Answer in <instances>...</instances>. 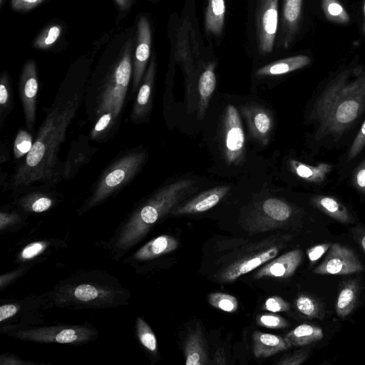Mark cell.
<instances>
[{
  "label": "cell",
  "mask_w": 365,
  "mask_h": 365,
  "mask_svg": "<svg viewBox=\"0 0 365 365\" xmlns=\"http://www.w3.org/2000/svg\"><path fill=\"white\" fill-rule=\"evenodd\" d=\"M156 72L155 56H153L137 91L130 115L134 124L144 123L153 108V97Z\"/></svg>",
  "instance_id": "7c38bea8"
},
{
  "label": "cell",
  "mask_w": 365,
  "mask_h": 365,
  "mask_svg": "<svg viewBox=\"0 0 365 365\" xmlns=\"http://www.w3.org/2000/svg\"><path fill=\"white\" fill-rule=\"evenodd\" d=\"M115 1L120 10L123 11L128 9L130 6L133 0H115Z\"/></svg>",
  "instance_id": "f907efd6"
},
{
  "label": "cell",
  "mask_w": 365,
  "mask_h": 365,
  "mask_svg": "<svg viewBox=\"0 0 365 365\" xmlns=\"http://www.w3.org/2000/svg\"><path fill=\"white\" fill-rule=\"evenodd\" d=\"M184 354L187 365L208 364L204 337L198 326L189 331L184 344Z\"/></svg>",
  "instance_id": "44dd1931"
},
{
  "label": "cell",
  "mask_w": 365,
  "mask_h": 365,
  "mask_svg": "<svg viewBox=\"0 0 365 365\" xmlns=\"http://www.w3.org/2000/svg\"><path fill=\"white\" fill-rule=\"evenodd\" d=\"M54 188L46 185H32L19 194V203L34 212H44L53 205L58 195Z\"/></svg>",
  "instance_id": "ac0fdd59"
},
{
  "label": "cell",
  "mask_w": 365,
  "mask_h": 365,
  "mask_svg": "<svg viewBox=\"0 0 365 365\" xmlns=\"http://www.w3.org/2000/svg\"><path fill=\"white\" fill-rule=\"evenodd\" d=\"M62 29V26L60 24L49 25L36 38L33 46L38 49H48L58 40Z\"/></svg>",
  "instance_id": "1f68e13d"
},
{
  "label": "cell",
  "mask_w": 365,
  "mask_h": 365,
  "mask_svg": "<svg viewBox=\"0 0 365 365\" xmlns=\"http://www.w3.org/2000/svg\"><path fill=\"white\" fill-rule=\"evenodd\" d=\"M137 331L141 344L151 351L157 349V340L150 327L140 318L137 321Z\"/></svg>",
  "instance_id": "d590c367"
},
{
  "label": "cell",
  "mask_w": 365,
  "mask_h": 365,
  "mask_svg": "<svg viewBox=\"0 0 365 365\" xmlns=\"http://www.w3.org/2000/svg\"><path fill=\"white\" fill-rule=\"evenodd\" d=\"M44 0H11V6L16 11H25L32 9Z\"/></svg>",
  "instance_id": "ee69618b"
},
{
  "label": "cell",
  "mask_w": 365,
  "mask_h": 365,
  "mask_svg": "<svg viewBox=\"0 0 365 365\" xmlns=\"http://www.w3.org/2000/svg\"><path fill=\"white\" fill-rule=\"evenodd\" d=\"M259 325L269 329H282L288 327V322L283 317L275 314H262L257 317Z\"/></svg>",
  "instance_id": "8d00e7d4"
},
{
  "label": "cell",
  "mask_w": 365,
  "mask_h": 365,
  "mask_svg": "<svg viewBox=\"0 0 365 365\" xmlns=\"http://www.w3.org/2000/svg\"><path fill=\"white\" fill-rule=\"evenodd\" d=\"M208 302L213 307L229 313L236 312L238 308V301L234 296L222 292L210 294Z\"/></svg>",
  "instance_id": "e575fe53"
},
{
  "label": "cell",
  "mask_w": 365,
  "mask_h": 365,
  "mask_svg": "<svg viewBox=\"0 0 365 365\" xmlns=\"http://www.w3.org/2000/svg\"><path fill=\"white\" fill-rule=\"evenodd\" d=\"M325 18L333 24L345 25L350 22V16L339 0H321Z\"/></svg>",
  "instance_id": "4dcf8cb0"
},
{
  "label": "cell",
  "mask_w": 365,
  "mask_h": 365,
  "mask_svg": "<svg viewBox=\"0 0 365 365\" xmlns=\"http://www.w3.org/2000/svg\"><path fill=\"white\" fill-rule=\"evenodd\" d=\"M74 295L81 301L88 302L96 299L98 295V292L92 285L81 284L76 288Z\"/></svg>",
  "instance_id": "60d3db41"
},
{
  "label": "cell",
  "mask_w": 365,
  "mask_h": 365,
  "mask_svg": "<svg viewBox=\"0 0 365 365\" xmlns=\"http://www.w3.org/2000/svg\"><path fill=\"white\" fill-rule=\"evenodd\" d=\"M224 155L229 165H239L245 153V133L236 108L228 105L223 118Z\"/></svg>",
  "instance_id": "9c48e42d"
},
{
  "label": "cell",
  "mask_w": 365,
  "mask_h": 365,
  "mask_svg": "<svg viewBox=\"0 0 365 365\" xmlns=\"http://www.w3.org/2000/svg\"><path fill=\"white\" fill-rule=\"evenodd\" d=\"M365 147V120L349 150L347 160L356 158Z\"/></svg>",
  "instance_id": "74e56055"
},
{
  "label": "cell",
  "mask_w": 365,
  "mask_h": 365,
  "mask_svg": "<svg viewBox=\"0 0 365 365\" xmlns=\"http://www.w3.org/2000/svg\"><path fill=\"white\" fill-rule=\"evenodd\" d=\"M133 57L131 38L106 71L87 83L83 103L93 125L88 135L91 140L106 142L118 132L132 81Z\"/></svg>",
  "instance_id": "7a4b0ae2"
},
{
  "label": "cell",
  "mask_w": 365,
  "mask_h": 365,
  "mask_svg": "<svg viewBox=\"0 0 365 365\" xmlns=\"http://www.w3.org/2000/svg\"><path fill=\"white\" fill-rule=\"evenodd\" d=\"M307 350H298L289 355L284 356L277 362L279 365H299L308 358Z\"/></svg>",
  "instance_id": "b9f144b4"
},
{
  "label": "cell",
  "mask_w": 365,
  "mask_h": 365,
  "mask_svg": "<svg viewBox=\"0 0 365 365\" xmlns=\"http://www.w3.org/2000/svg\"><path fill=\"white\" fill-rule=\"evenodd\" d=\"M178 247V242L174 237L164 235L159 236L143 246L135 257L140 259L156 257L175 250Z\"/></svg>",
  "instance_id": "4316f807"
},
{
  "label": "cell",
  "mask_w": 365,
  "mask_h": 365,
  "mask_svg": "<svg viewBox=\"0 0 365 365\" xmlns=\"http://www.w3.org/2000/svg\"><path fill=\"white\" fill-rule=\"evenodd\" d=\"M364 269L354 250L340 243H333L322 262L313 272L323 275H346L360 272Z\"/></svg>",
  "instance_id": "52a82bcc"
},
{
  "label": "cell",
  "mask_w": 365,
  "mask_h": 365,
  "mask_svg": "<svg viewBox=\"0 0 365 365\" xmlns=\"http://www.w3.org/2000/svg\"><path fill=\"white\" fill-rule=\"evenodd\" d=\"M292 208L278 198L262 201L250 213L246 227L250 232L257 233L282 227L292 216Z\"/></svg>",
  "instance_id": "8992f818"
},
{
  "label": "cell",
  "mask_w": 365,
  "mask_h": 365,
  "mask_svg": "<svg viewBox=\"0 0 365 365\" xmlns=\"http://www.w3.org/2000/svg\"><path fill=\"white\" fill-rule=\"evenodd\" d=\"M14 106L12 82L7 71H4L0 78V128H2Z\"/></svg>",
  "instance_id": "f1b7e54d"
},
{
  "label": "cell",
  "mask_w": 365,
  "mask_h": 365,
  "mask_svg": "<svg viewBox=\"0 0 365 365\" xmlns=\"http://www.w3.org/2000/svg\"><path fill=\"white\" fill-rule=\"evenodd\" d=\"M215 86V64L210 63L201 73L198 81V116L200 119H202L205 115Z\"/></svg>",
  "instance_id": "484cf974"
},
{
  "label": "cell",
  "mask_w": 365,
  "mask_h": 365,
  "mask_svg": "<svg viewBox=\"0 0 365 365\" xmlns=\"http://www.w3.org/2000/svg\"><path fill=\"white\" fill-rule=\"evenodd\" d=\"M225 0H207L205 25L207 33L218 36L221 34L225 16Z\"/></svg>",
  "instance_id": "83f0119b"
},
{
  "label": "cell",
  "mask_w": 365,
  "mask_h": 365,
  "mask_svg": "<svg viewBox=\"0 0 365 365\" xmlns=\"http://www.w3.org/2000/svg\"><path fill=\"white\" fill-rule=\"evenodd\" d=\"M359 231V230H358ZM357 241L359 244L360 245L361 247L365 252V232H359V231L357 232V237H356Z\"/></svg>",
  "instance_id": "f5cc1de1"
},
{
  "label": "cell",
  "mask_w": 365,
  "mask_h": 365,
  "mask_svg": "<svg viewBox=\"0 0 365 365\" xmlns=\"http://www.w3.org/2000/svg\"><path fill=\"white\" fill-rule=\"evenodd\" d=\"M323 337L322 329L309 324H302L284 336L290 347L309 345L320 341Z\"/></svg>",
  "instance_id": "d4e9b609"
},
{
  "label": "cell",
  "mask_w": 365,
  "mask_h": 365,
  "mask_svg": "<svg viewBox=\"0 0 365 365\" xmlns=\"http://www.w3.org/2000/svg\"><path fill=\"white\" fill-rule=\"evenodd\" d=\"M311 202L315 207L338 222L346 224L353 220L346 206L331 196L316 195L311 199Z\"/></svg>",
  "instance_id": "603a6c76"
},
{
  "label": "cell",
  "mask_w": 365,
  "mask_h": 365,
  "mask_svg": "<svg viewBox=\"0 0 365 365\" xmlns=\"http://www.w3.org/2000/svg\"><path fill=\"white\" fill-rule=\"evenodd\" d=\"M240 110L252 138L262 145H267L273 127L269 111L256 103L243 105Z\"/></svg>",
  "instance_id": "5bb4252c"
},
{
  "label": "cell",
  "mask_w": 365,
  "mask_h": 365,
  "mask_svg": "<svg viewBox=\"0 0 365 365\" xmlns=\"http://www.w3.org/2000/svg\"><path fill=\"white\" fill-rule=\"evenodd\" d=\"M228 185L209 189L172 211L174 215L196 214L205 212L215 206L230 190Z\"/></svg>",
  "instance_id": "2e32d148"
},
{
  "label": "cell",
  "mask_w": 365,
  "mask_h": 365,
  "mask_svg": "<svg viewBox=\"0 0 365 365\" xmlns=\"http://www.w3.org/2000/svg\"><path fill=\"white\" fill-rule=\"evenodd\" d=\"M295 304L298 311L303 315L309 318L322 319L324 312L319 302L307 295H300L297 297Z\"/></svg>",
  "instance_id": "d6a6232c"
},
{
  "label": "cell",
  "mask_w": 365,
  "mask_h": 365,
  "mask_svg": "<svg viewBox=\"0 0 365 365\" xmlns=\"http://www.w3.org/2000/svg\"><path fill=\"white\" fill-rule=\"evenodd\" d=\"M0 185L1 188L9 189V178H7V173L4 172L1 173Z\"/></svg>",
  "instance_id": "816d5d0a"
},
{
  "label": "cell",
  "mask_w": 365,
  "mask_h": 365,
  "mask_svg": "<svg viewBox=\"0 0 365 365\" xmlns=\"http://www.w3.org/2000/svg\"><path fill=\"white\" fill-rule=\"evenodd\" d=\"M213 362L215 364H225L226 360L224 354L223 349L222 348H219L215 353L213 357Z\"/></svg>",
  "instance_id": "681fc988"
},
{
  "label": "cell",
  "mask_w": 365,
  "mask_h": 365,
  "mask_svg": "<svg viewBox=\"0 0 365 365\" xmlns=\"http://www.w3.org/2000/svg\"><path fill=\"white\" fill-rule=\"evenodd\" d=\"M311 63V58L306 55H297L283 58L259 68L258 76H273L286 74L301 69Z\"/></svg>",
  "instance_id": "7402d4cb"
},
{
  "label": "cell",
  "mask_w": 365,
  "mask_h": 365,
  "mask_svg": "<svg viewBox=\"0 0 365 365\" xmlns=\"http://www.w3.org/2000/svg\"><path fill=\"white\" fill-rule=\"evenodd\" d=\"M358 285L354 281L346 282L341 289L335 305L337 315L344 318L354 310L357 300Z\"/></svg>",
  "instance_id": "f546056e"
},
{
  "label": "cell",
  "mask_w": 365,
  "mask_h": 365,
  "mask_svg": "<svg viewBox=\"0 0 365 365\" xmlns=\"http://www.w3.org/2000/svg\"><path fill=\"white\" fill-rule=\"evenodd\" d=\"M18 310L14 304H5L0 307V322L14 315Z\"/></svg>",
  "instance_id": "7dc6e473"
},
{
  "label": "cell",
  "mask_w": 365,
  "mask_h": 365,
  "mask_svg": "<svg viewBox=\"0 0 365 365\" xmlns=\"http://www.w3.org/2000/svg\"><path fill=\"white\" fill-rule=\"evenodd\" d=\"M279 0H258L256 26L258 48L261 53L272 52L278 26Z\"/></svg>",
  "instance_id": "30bf717a"
},
{
  "label": "cell",
  "mask_w": 365,
  "mask_h": 365,
  "mask_svg": "<svg viewBox=\"0 0 365 365\" xmlns=\"http://www.w3.org/2000/svg\"><path fill=\"white\" fill-rule=\"evenodd\" d=\"M262 309L269 312H283L290 309L289 304L279 296L269 297L264 303Z\"/></svg>",
  "instance_id": "f35d334b"
},
{
  "label": "cell",
  "mask_w": 365,
  "mask_h": 365,
  "mask_svg": "<svg viewBox=\"0 0 365 365\" xmlns=\"http://www.w3.org/2000/svg\"><path fill=\"white\" fill-rule=\"evenodd\" d=\"M331 243H323L317 245L307 250L309 259L312 263L315 262L321 258L331 247Z\"/></svg>",
  "instance_id": "7bdbcfd3"
},
{
  "label": "cell",
  "mask_w": 365,
  "mask_h": 365,
  "mask_svg": "<svg viewBox=\"0 0 365 365\" xmlns=\"http://www.w3.org/2000/svg\"><path fill=\"white\" fill-rule=\"evenodd\" d=\"M302 0H283L282 44L289 48L297 35L302 17Z\"/></svg>",
  "instance_id": "d6986e66"
},
{
  "label": "cell",
  "mask_w": 365,
  "mask_h": 365,
  "mask_svg": "<svg viewBox=\"0 0 365 365\" xmlns=\"http://www.w3.org/2000/svg\"><path fill=\"white\" fill-rule=\"evenodd\" d=\"M11 158L10 147L6 141H1L0 145V163L8 162Z\"/></svg>",
  "instance_id": "c3c4849f"
},
{
  "label": "cell",
  "mask_w": 365,
  "mask_h": 365,
  "mask_svg": "<svg viewBox=\"0 0 365 365\" xmlns=\"http://www.w3.org/2000/svg\"><path fill=\"white\" fill-rule=\"evenodd\" d=\"M34 140L29 130L21 128L18 130L13 144V154L16 160L24 158L31 150Z\"/></svg>",
  "instance_id": "836d02e7"
},
{
  "label": "cell",
  "mask_w": 365,
  "mask_h": 365,
  "mask_svg": "<svg viewBox=\"0 0 365 365\" xmlns=\"http://www.w3.org/2000/svg\"><path fill=\"white\" fill-rule=\"evenodd\" d=\"M195 182L193 180L181 179L155 192L131 216L123 229L120 245L128 246L135 242L160 218L193 192Z\"/></svg>",
  "instance_id": "277c9868"
},
{
  "label": "cell",
  "mask_w": 365,
  "mask_h": 365,
  "mask_svg": "<svg viewBox=\"0 0 365 365\" xmlns=\"http://www.w3.org/2000/svg\"><path fill=\"white\" fill-rule=\"evenodd\" d=\"M365 108V67L346 68L336 76L317 98L310 118L317 138L345 132Z\"/></svg>",
  "instance_id": "3957f363"
},
{
  "label": "cell",
  "mask_w": 365,
  "mask_h": 365,
  "mask_svg": "<svg viewBox=\"0 0 365 365\" xmlns=\"http://www.w3.org/2000/svg\"><path fill=\"white\" fill-rule=\"evenodd\" d=\"M253 354L257 358H266L290 347L284 337L255 331L252 334Z\"/></svg>",
  "instance_id": "ffe728a7"
},
{
  "label": "cell",
  "mask_w": 365,
  "mask_h": 365,
  "mask_svg": "<svg viewBox=\"0 0 365 365\" xmlns=\"http://www.w3.org/2000/svg\"><path fill=\"white\" fill-rule=\"evenodd\" d=\"M44 248V245L41 242H34L26 247L21 253L24 259H29L39 254Z\"/></svg>",
  "instance_id": "bcb514c9"
},
{
  "label": "cell",
  "mask_w": 365,
  "mask_h": 365,
  "mask_svg": "<svg viewBox=\"0 0 365 365\" xmlns=\"http://www.w3.org/2000/svg\"><path fill=\"white\" fill-rule=\"evenodd\" d=\"M303 253L297 249L289 251L279 257L270 260L255 274L257 279L269 277L273 278H287L292 276L302 262Z\"/></svg>",
  "instance_id": "9a60e30c"
},
{
  "label": "cell",
  "mask_w": 365,
  "mask_h": 365,
  "mask_svg": "<svg viewBox=\"0 0 365 365\" xmlns=\"http://www.w3.org/2000/svg\"><path fill=\"white\" fill-rule=\"evenodd\" d=\"M289 165L291 170L297 176L313 183H319L324 180L332 170V165L327 163L310 165L294 159H290Z\"/></svg>",
  "instance_id": "cb8c5ba5"
},
{
  "label": "cell",
  "mask_w": 365,
  "mask_h": 365,
  "mask_svg": "<svg viewBox=\"0 0 365 365\" xmlns=\"http://www.w3.org/2000/svg\"><path fill=\"white\" fill-rule=\"evenodd\" d=\"M362 34L365 36V0L363 4V23L361 27Z\"/></svg>",
  "instance_id": "db71d44e"
},
{
  "label": "cell",
  "mask_w": 365,
  "mask_h": 365,
  "mask_svg": "<svg viewBox=\"0 0 365 365\" xmlns=\"http://www.w3.org/2000/svg\"><path fill=\"white\" fill-rule=\"evenodd\" d=\"M278 247H272L253 255L241 259L229 266L221 274V280L232 282L262 264L274 258L279 252Z\"/></svg>",
  "instance_id": "e0dca14e"
},
{
  "label": "cell",
  "mask_w": 365,
  "mask_h": 365,
  "mask_svg": "<svg viewBox=\"0 0 365 365\" xmlns=\"http://www.w3.org/2000/svg\"><path fill=\"white\" fill-rule=\"evenodd\" d=\"M86 86V79H66L51 106L43 108L45 116L32 148L9 178V190L13 195H19L36 183L56 187L63 180V162L59 158L60 148L83 103Z\"/></svg>",
  "instance_id": "6da1fadb"
},
{
  "label": "cell",
  "mask_w": 365,
  "mask_h": 365,
  "mask_svg": "<svg viewBox=\"0 0 365 365\" xmlns=\"http://www.w3.org/2000/svg\"><path fill=\"white\" fill-rule=\"evenodd\" d=\"M137 29L136 47L133 60L132 96L137 93L147 69L151 47V30L149 21L145 16H143L140 18Z\"/></svg>",
  "instance_id": "8fae6325"
},
{
  "label": "cell",
  "mask_w": 365,
  "mask_h": 365,
  "mask_svg": "<svg viewBox=\"0 0 365 365\" xmlns=\"http://www.w3.org/2000/svg\"><path fill=\"white\" fill-rule=\"evenodd\" d=\"M148 158L145 148L139 145L120 153L100 174L92 186L86 207L103 202L128 185L142 170Z\"/></svg>",
  "instance_id": "5b68a950"
},
{
  "label": "cell",
  "mask_w": 365,
  "mask_h": 365,
  "mask_svg": "<svg viewBox=\"0 0 365 365\" xmlns=\"http://www.w3.org/2000/svg\"><path fill=\"white\" fill-rule=\"evenodd\" d=\"M79 337V334L76 330L73 329H66L61 331L56 336V341L59 343H71L77 341Z\"/></svg>",
  "instance_id": "f6af8a7d"
},
{
  "label": "cell",
  "mask_w": 365,
  "mask_h": 365,
  "mask_svg": "<svg viewBox=\"0 0 365 365\" xmlns=\"http://www.w3.org/2000/svg\"><path fill=\"white\" fill-rule=\"evenodd\" d=\"M88 135L80 134L76 139L71 140L63 165V180L73 178L80 170L88 164L98 148L90 144Z\"/></svg>",
  "instance_id": "4fadbf2b"
},
{
  "label": "cell",
  "mask_w": 365,
  "mask_h": 365,
  "mask_svg": "<svg viewBox=\"0 0 365 365\" xmlns=\"http://www.w3.org/2000/svg\"><path fill=\"white\" fill-rule=\"evenodd\" d=\"M351 183L357 190L365 194V158L353 171Z\"/></svg>",
  "instance_id": "ab89813d"
},
{
  "label": "cell",
  "mask_w": 365,
  "mask_h": 365,
  "mask_svg": "<svg viewBox=\"0 0 365 365\" xmlns=\"http://www.w3.org/2000/svg\"><path fill=\"white\" fill-rule=\"evenodd\" d=\"M38 86L36 61L29 60L24 64L21 72L19 81V94L25 127L30 131L34 130L36 125Z\"/></svg>",
  "instance_id": "ba28073f"
}]
</instances>
